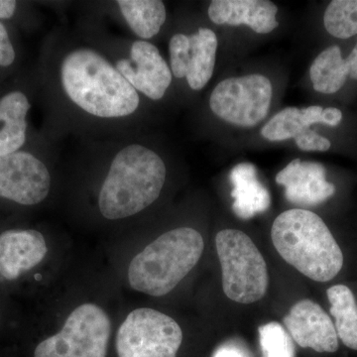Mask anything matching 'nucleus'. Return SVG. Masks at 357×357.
<instances>
[{
    "instance_id": "f257e3e1",
    "label": "nucleus",
    "mask_w": 357,
    "mask_h": 357,
    "mask_svg": "<svg viewBox=\"0 0 357 357\" xmlns=\"http://www.w3.org/2000/svg\"><path fill=\"white\" fill-rule=\"evenodd\" d=\"M61 77L72 102L96 116H126L139 105V96L128 79L89 49L70 52L63 61Z\"/></svg>"
},
{
    "instance_id": "f03ea898",
    "label": "nucleus",
    "mask_w": 357,
    "mask_h": 357,
    "mask_svg": "<svg viewBox=\"0 0 357 357\" xmlns=\"http://www.w3.org/2000/svg\"><path fill=\"white\" fill-rule=\"evenodd\" d=\"M271 238L281 257L312 280H333L344 266L342 249L324 220L312 211H284L272 225Z\"/></svg>"
},
{
    "instance_id": "7ed1b4c3",
    "label": "nucleus",
    "mask_w": 357,
    "mask_h": 357,
    "mask_svg": "<svg viewBox=\"0 0 357 357\" xmlns=\"http://www.w3.org/2000/svg\"><path fill=\"white\" fill-rule=\"evenodd\" d=\"M165 180L166 166L158 154L141 145L123 148L100 190V213L107 220L140 213L159 198Z\"/></svg>"
},
{
    "instance_id": "20e7f679",
    "label": "nucleus",
    "mask_w": 357,
    "mask_h": 357,
    "mask_svg": "<svg viewBox=\"0 0 357 357\" xmlns=\"http://www.w3.org/2000/svg\"><path fill=\"white\" fill-rule=\"evenodd\" d=\"M203 236L191 227L162 234L133 258L128 281L137 292L162 297L177 287L203 255Z\"/></svg>"
},
{
    "instance_id": "39448f33",
    "label": "nucleus",
    "mask_w": 357,
    "mask_h": 357,
    "mask_svg": "<svg viewBox=\"0 0 357 357\" xmlns=\"http://www.w3.org/2000/svg\"><path fill=\"white\" fill-rule=\"evenodd\" d=\"M215 246L227 297L246 305L263 299L269 284L267 265L250 237L241 230L223 229L215 237Z\"/></svg>"
},
{
    "instance_id": "423d86ee",
    "label": "nucleus",
    "mask_w": 357,
    "mask_h": 357,
    "mask_svg": "<svg viewBox=\"0 0 357 357\" xmlns=\"http://www.w3.org/2000/svg\"><path fill=\"white\" fill-rule=\"evenodd\" d=\"M112 324L95 304L76 307L60 333L40 342L34 357H107Z\"/></svg>"
},
{
    "instance_id": "0eeeda50",
    "label": "nucleus",
    "mask_w": 357,
    "mask_h": 357,
    "mask_svg": "<svg viewBox=\"0 0 357 357\" xmlns=\"http://www.w3.org/2000/svg\"><path fill=\"white\" fill-rule=\"evenodd\" d=\"M182 328L168 314L139 307L126 317L116 335L119 357H176Z\"/></svg>"
},
{
    "instance_id": "6e6552de",
    "label": "nucleus",
    "mask_w": 357,
    "mask_h": 357,
    "mask_svg": "<svg viewBox=\"0 0 357 357\" xmlns=\"http://www.w3.org/2000/svg\"><path fill=\"white\" fill-rule=\"evenodd\" d=\"M272 93L271 82L263 75L229 77L213 89L210 107L213 114L227 123L253 128L266 119Z\"/></svg>"
},
{
    "instance_id": "1a4fd4ad",
    "label": "nucleus",
    "mask_w": 357,
    "mask_h": 357,
    "mask_svg": "<svg viewBox=\"0 0 357 357\" xmlns=\"http://www.w3.org/2000/svg\"><path fill=\"white\" fill-rule=\"evenodd\" d=\"M51 177L46 166L27 152L0 156V198L34 206L50 192Z\"/></svg>"
},
{
    "instance_id": "9d476101",
    "label": "nucleus",
    "mask_w": 357,
    "mask_h": 357,
    "mask_svg": "<svg viewBox=\"0 0 357 357\" xmlns=\"http://www.w3.org/2000/svg\"><path fill=\"white\" fill-rule=\"evenodd\" d=\"M116 69L134 89L151 100H161L172 83V72L154 45L134 42L130 60L117 62Z\"/></svg>"
},
{
    "instance_id": "9b49d317",
    "label": "nucleus",
    "mask_w": 357,
    "mask_h": 357,
    "mask_svg": "<svg viewBox=\"0 0 357 357\" xmlns=\"http://www.w3.org/2000/svg\"><path fill=\"white\" fill-rule=\"evenodd\" d=\"M292 340L303 349L317 352H335L338 337L335 324L319 305L309 299L296 303L284 318Z\"/></svg>"
},
{
    "instance_id": "f8f14e48",
    "label": "nucleus",
    "mask_w": 357,
    "mask_h": 357,
    "mask_svg": "<svg viewBox=\"0 0 357 357\" xmlns=\"http://www.w3.org/2000/svg\"><path fill=\"white\" fill-rule=\"evenodd\" d=\"M277 184L285 188V197L291 203L317 206L332 198L335 185L326 180V169L319 163L293 160L276 176Z\"/></svg>"
},
{
    "instance_id": "ddd939ff",
    "label": "nucleus",
    "mask_w": 357,
    "mask_h": 357,
    "mask_svg": "<svg viewBox=\"0 0 357 357\" xmlns=\"http://www.w3.org/2000/svg\"><path fill=\"white\" fill-rule=\"evenodd\" d=\"M46 241L36 230H7L0 234V275L15 280L42 262L47 255Z\"/></svg>"
},
{
    "instance_id": "4468645a",
    "label": "nucleus",
    "mask_w": 357,
    "mask_h": 357,
    "mask_svg": "<svg viewBox=\"0 0 357 357\" xmlns=\"http://www.w3.org/2000/svg\"><path fill=\"white\" fill-rule=\"evenodd\" d=\"M208 17L218 25H248L253 31L267 34L278 27V7L268 0H213Z\"/></svg>"
},
{
    "instance_id": "2eb2a0df",
    "label": "nucleus",
    "mask_w": 357,
    "mask_h": 357,
    "mask_svg": "<svg viewBox=\"0 0 357 357\" xmlns=\"http://www.w3.org/2000/svg\"><path fill=\"white\" fill-rule=\"evenodd\" d=\"M234 213L241 220H249L264 213L270 206V195L266 188L256 178L255 167L249 164L236 166L230 174Z\"/></svg>"
},
{
    "instance_id": "dca6fc26",
    "label": "nucleus",
    "mask_w": 357,
    "mask_h": 357,
    "mask_svg": "<svg viewBox=\"0 0 357 357\" xmlns=\"http://www.w3.org/2000/svg\"><path fill=\"white\" fill-rule=\"evenodd\" d=\"M29 109L27 98L20 91H13L0 100V156L15 153L24 144Z\"/></svg>"
},
{
    "instance_id": "f3484780",
    "label": "nucleus",
    "mask_w": 357,
    "mask_h": 357,
    "mask_svg": "<svg viewBox=\"0 0 357 357\" xmlns=\"http://www.w3.org/2000/svg\"><path fill=\"white\" fill-rule=\"evenodd\" d=\"M190 62L185 75L190 88L199 91L213 77L218 50L215 33L208 28H201L190 37Z\"/></svg>"
},
{
    "instance_id": "a211bd4d",
    "label": "nucleus",
    "mask_w": 357,
    "mask_h": 357,
    "mask_svg": "<svg viewBox=\"0 0 357 357\" xmlns=\"http://www.w3.org/2000/svg\"><path fill=\"white\" fill-rule=\"evenodd\" d=\"M349 77V68L338 46L321 52L310 68V77L316 91L332 95L344 86Z\"/></svg>"
},
{
    "instance_id": "6ab92c4d",
    "label": "nucleus",
    "mask_w": 357,
    "mask_h": 357,
    "mask_svg": "<svg viewBox=\"0 0 357 357\" xmlns=\"http://www.w3.org/2000/svg\"><path fill=\"white\" fill-rule=\"evenodd\" d=\"M326 296L338 338L345 347L357 351V303L354 293L340 284L328 288Z\"/></svg>"
},
{
    "instance_id": "aec40b11",
    "label": "nucleus",
    "mask_w": 357,
    "mask_h": 357,
    "mask_svg": "<svg viewBox=\"0 0 357 357\" xmlns=\"http://www.w3.org/2000/svg\"><path fill=\"white\" fill-rule=\"evenodd\" d=\"M117 4L132 31L141 38H152L165 23V6L159 0H119Z\"/></svg>"
},
{
    "instance_id": "412c9836",
    "label": "nucleus",
    "mask_w": 357,
    "mask_h": 357,
    "mask_svg": "<svg viewBox=\"0 0 357 357\" xmlns=\"http://www.w3.org/2000/svg\"><path fill=\"white\" fill-rule=\"evenodd\" d=\"M326 31L338 39L357 34V0H333L324 15Z\"/></svg>"
},
{
    "instance_id": "4be33fe9",
    "label": "nucleus",
    "mask_w": 357,
    "mask_h": 357,
    "mask_svg": "<svg viewBox=\"0 0 357 357\" xmlns=\"http://www.w3.org/2000/svg\"><path fill=\"white\" fill-rule=\"evenodd\" d=\"M304 109L298 107H287L274 115L263 126L261 135L270 141H284L292 139L303 131L310 128Z\"/></svg>"
},
{
    "instance_id": "5701e85b",
    "label": "nucleus",
    "mask_w": 357,
    "mask_h": 357,
    "mask_svg": "<svg viewBox=\"0 0 357 357\" xmlns=\"http://www.w3.org/2000/svg\"><path fill=\"white\" fill-rule=\"evenodd\" d=\"M258 332L263 357H295L292 337L280 324L268 323Z\"/></svg>"
},
{
    "instance_id": "b1692460",
    "label": "nucleus",
    "mask_w": 357,
    "mask_h": 357,
    "mask_svg": "<svg viewBox=\"0 0 357 357\" xmlns=\"http://www.w3.org/2000/svg\"><path fill=\"white\" fill-rule=\"evenodd\" d=\"M190 37L184 34L174 35L169 44L171 72L178 79L185 77L190 62Z\"/></svg>"
},
{
    "instance_id": "393cba45",
    "label": "nucleus",
    "mask_w": 357,
    "mask_h": 357,
    "mask_svg": "<svg viewBox=\"0 0 357 357\" xmlns=\"http://www.w3.org/2000/svg\"><path fill=\"white\" fill-rule=\"evenodd\" d=\"M296 144L303 151L326 152L330 150L331 141L316 131L307 128L295 137Z\"/></svg>"
},
{
    "instance_id": "a878e982",
    "label": "nucleus",
    "mask_w": 357,
    "mask_h": 357,
    "mask_svg": "<svg viewBox=\"0 0 357 357\" xmlns=\"http://www.w3.org/2000/svg\"><path fill=\"white\" fill-rule=\"evenodd\" d=\"M15 59L13 44L9 39L6 28L0 22V66L7 67L13 64Z\"/></svg>"
},
{
    "instance_id": "bb28decb",
    "label": "nucleus",
    "mask_w": 357,
    "mask_h": 357,
    "mask_svg": "<svg viewBox=\"0 0 357 357\" xmlns=\"http://www.w3.org/2000/svg\"><path fill=\"white\" fill-rule=\"evenodd\" d=\"M213 357H251L243 344L236 340H229L215 349Z\"/></svg>"
},
{
    "instance_id": "cd10ccee",
    "label": "nucleus",
    "mask_w": 357,
    "mask_h": 357,
    "mask_svg": "<svg viewBox=\"0 0 357 357\" xmlns=\"http://www.w3.org/2000/svg\"><path fill=\"white\" fill-rule=\"evenodd\" d=\"M342 121V110L335 109V107H328L323 110L321 114V124H326L328 126H337Z\"/></svg>"
},
{
    "instance_id": "c85d7f7f",
    "label": "nucleus",
    "mask_w": 357,
    "mask_h": 357,
    "mask_svg": "<svg viewBox=\"0 0 357 357\" xmlns=\"http://www.w3.org/2000/svg\"><path fill=\"white\" fill-rule=\"evenodd\" d=\"M16 9V1L13 0H0V18L7 20L13 17Z\"/></svg>"
},
{
    "instance_id": "c756f323",
    "label": "nucleus",
    "mask_w": 357,
    "mask_h": 357,
    "mask_svg": "<svg viewBox=\"0 0 357 357\" xmlns=\"http://www.w3.org/2000/svg\"><path fill=\"white\" fill-rule=\"evenodd\" d=\"M345 62L349 68V77L357 81V43L349 57L345 59Z\"/></svg>"
}]
</instances>
